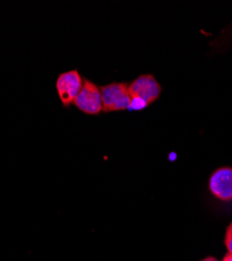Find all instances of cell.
<instances>
[{"mask_svg": "<svg viewBox=\"0 0 232 261\" xmlns=\"http://www.w3.org/2000/svg\"><path fill=\"white\" fill-rule=\"evenodd\" d=\"M222 261H232V254H231V253H228V254L223 258Z\"/></svg>", "mask_w": 232, "mask_h": 261, "instance_id": "52a82bcc", "label": "cell"}, {"mask_svg": "<svg viewBox=\"0 0 232 261\" xmlns=\"http://www.w3.org/2000/svg\"><path fill=\"white\" fill-rule=\"evenodd\" d=\"M83 87V77L78 69L64 71L58 75L56 90L63 108H69L73 105Z\"/></svg>", "mask_w": 232, "mask_h": 261, "instance_id": "7a4b0ae2", "label": "cell"}, {"mask_svg": "<svg viewBox=\"0 0 232 261\" xmlns=\"http://www.w3.org/2000/svg\"><path fill=\"white\" fill-rule=\"evenodd\" d=\"M131 98L143 100L147 106L156 101L161 94V86L153 74H141L129 84Z\"/></svg>", "mask_w": 232, "mask_h": 261, "instance_id": "277c9868", "label": "cell"}, {"mask_svg": "<svg viewBox=\"0 0 232 261\" xmlns=\"http://www.w3.org/2000/svg\"><path fill=\"white\" fill-rule=\"evenodd\" d=\"M209 189L219 200H232V168L222 167L217 169L210 176Z\"/></svg>", "mask_w": 232, "mask_h": 261, "instance_id": "5b68a950", "label": "cell"}, {"mask_svg": "<svg viewBox=\"0 0 232 261\" xmlns=\"http://www.w3.org/2000/svg\"><path fill=\"white\" fill-rule=\"evenodd\" d=\"M128 87L129 84L116 82L99 87L104 113L129 110L131 97Z\"/></svg>", "mask_w": 232, "mask_h": 261, "instance_id": "6da1fadb", "label": "cell"}, {"mask_svg": "<svg viewBox=\"0 0 232 261\" xmlns=\"http://www.w3.org/2000/svg\"><path fill=\"white\" fill-rule=\"evenodd\" d=\"M202 261H219V260L216 259V258H214V257H207V258H205V259L202 260Z\"/></svg>", "mask_w": 232, "mask_h": 261, "instance_id": "ba28073f", "label": "cell"}, {"mask_svg": "<svg viewBox=\"0 0 232 261\" xmlns=\"http://www.w3.org/2000/svg\"><path fill=\"white\" fill-rule=\"evenodd\" d=\"M73 105L86 115H98L102 112V101L99 87L92 81L83 77V87Z\"/></svg>", "mask_w": 232, "mask_h": 261, "instance_id": "3957f363", "label": "cell"}, {"mask_svg": "<svg viewBox=\"0 0 232 261\" xmlns=\"http://www.w3.org/2000/svg\"><path fill=\"white\" fill-rule=\"evenodd\" d=\"M224 243H225V246H226V248L228 250V253L232 254V224H230L227 227Z\"/></svg>", "mask_w": 232, "mask_h": 261, "instance_id": "8992f818", "label": "cell"}]
</instances>
